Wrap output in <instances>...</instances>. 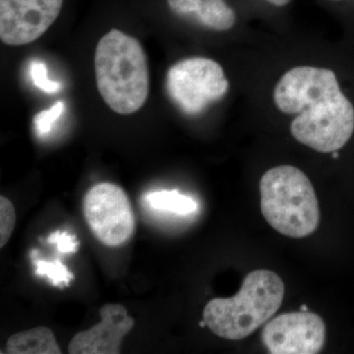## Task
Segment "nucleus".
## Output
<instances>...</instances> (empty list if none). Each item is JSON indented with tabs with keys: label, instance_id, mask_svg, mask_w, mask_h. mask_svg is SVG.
<instances>
[{
	"label": "nucleus",
	"instance_id": "nucleus-5",
	"mask_svg": "<svg viewBox=\"0 0 354 354\" xmlns=\"http://www.w3.org/2000/svg\"><path fill=\"white\" fill-rule=\"evenodd\" d=\"M169 97L184 113L197 115L227 95L230 83L223 67L209 58H186L169 68Z\"/></svg>",
	"mask_w": 354,
	"mask_h": 354
},
{
	"label": "nucleus",
	"instance_id": "nucleus-8",
	"mask_svg": "<svg viewBox=\"0 0 354 354\" xmlns=\"http://www.w3.org/2000/svg\"><path fill=\"white\" fill-rule=\"evenodd\" d=\"M64 0H0V39L8 46L31 44L57 19Z\"/></svg>",
	"mask_w": 354,
	"mask_h": 354
},
{
	"label": "nucleus",
	"instance_id": "nucleus-21",
	"mask_svg": "<svg viewBox=\"0 0 354 354\" xmlns=\"http://www.w3.org/2000/svg\"><path fill=\"white\" fill-rule=\"evenodd\" d=\"M300 310H302V311H308V308H307L306 305H301Z\"/></svg>",
	"mask_w": 354,
	"mask_h": 354
},
{
	"label": "nucleus",
	"instance_id": "nucleus-3",
	"mask_svg": "<svg viewBox=\"0 0 354 354\" xmlns=\"http://www.w3.org/2000/svg\"><path fill=\"white\" fill-rule=\"evenodd\" d=\"M285 292V283L279 274L256 270L247 274L234 297L209 301L203 311V320L221 339L241 341L276 314Z\"/></svg>",
	"mask_w": 354,
	"mask_h": 354
},
{
	"label": "nucleus",
	"instance_id": "nucleus-12",
	"mask_svg": "<svg viewBox=\"0 0 354 354\" xmlns=\"http://www.w3.org/2000/svg\"><path fill=\"white\" fill-rule=\"evenodd\" d=\"M147 204L153 209L171 212L179 215H187L198 208L192 198L180 194L177 190H162L151 192L145 196Z\"/></svg>",
	"mask_w": 354,
	"mask_h": 354
},
{
	"label": "nucleus",
	"instance_id": "nucleus-19",
	"mask_svg": "<svg viewBox=\"0 0 354 354\" xmlns=\"http://www.w3.org/2000/svg\"><path fill=\"white\" fill-rule=\"evenodd\" d=\"M269 3L272 4L274 6H285L286 4L290 3V0H266Z\"/></svg>",
	"mask_w": 354,
	"mask_h": 354
},
{
	"label": "nucleus",
	"instance_id": "nucleus-9",
	"mask_svg": "<svg viewBox=\"0 0 354 354\" xmlns=\"http://www.w3.org/2000/svg\"><path fill=\"white\" fill-rule=\"evenodd\" d=\"M102 321L90 330L77 333L70 342V354H118L121 344L134 327V319L118 304H104L100 309Z\"/></svg>",
	"mask_w": 354,
	"mask_h": 354
},
{
	"label": "nucleus",
	"instance_id": "nucleus-20",
	"mask_svg": "<svg viewBox=\"0 0 354 354\" xmlns=\"http://www.w3.org/2000/svg\"><path fill=\"white\" fill-rule=\"evenodd\" d=\"M39 255V251L36 250V249H34V250H32L31 252H30V258L31 259H35V258H37V256Z\"/></svg>",
	"mask_w": 354,
	"mask_h": 354
},
{
	"label": "nucleus",
	"instance_id": "nucleus-18",
	"mask_svg": "<svg viewBox=\"0 0 354 354\" xmlns=\"http://www.w3.org/2000/svg\"><path fill=\"white\" fill-rule=\"evenodd\" d=\"M200 0H167L169 8L178 15H190L196 12Z\"/></svg>",
	"mask_w": 354,
	"mask_h": 354
},
{
	"label": "nucleus",
	"instance_id": "nucleus-7",
	"mask_svg": "<svg viewBox=\"0 0 354 354\" xmlns=\"http://www.w3.org/2000/svg\"><path fill=\"white\" fill-rule=\"evenodd\" d=\"M326 325L313 312L283 313L262 330L265 348L272 354H316L326 342Z\"/></svg>",
	"mask_w": 354,
	"mask_h": 354
},
{
	"label": "nucleus",
	"instance_id": "nucleus-17",
	"mask_svg": "<svg viewBox=\"0 0 354 354\" xmlns=\"http://www.w3.org/2000/svg\"><path fill=\"white\" fill-rule=\"evenodd\" d=\"M48 242L50 244H55L57 250L62 254L75 253L78 250L79 242L76 241V236L67 234V232H53L48 236Z\"/></svg>",
	"mask_w": 354,
	"mask_h": 354
},
{
	"label": "nucleus",
	"instance_id": "nucleus-10",
	"mask_svg": "<svg viewBox=\"0 0 354 354\" xmlns=\"http://www.w3.org/2000/svg\"><path fill=\"white\" fill-rule=\"evenodd\" d=\"M6 349L9 354L62 353L53 330L44 326L11 335Z\"/></svg>",
	"mask_w": 354,
	"mask_h": 354
},
{
	"label": "nucleus",
	"instance_id": "nucleus-15",
	"mask_svg": "<svg viewBox=\"0 0 354 354\" xmlns=\"http://www.w3.org/2000/svg\"><path fill=\"white\" fill-rule=\"evenodd\" d=\"M30 74L34 85L46 94H57L62 88L59 83L48 79L46 64L39 60H32L30 64Z\"/></svg>",
	"mask_w": 354,
	"mask_h": 354
},
{
	"label": "nucleus",
	"instance_id": "nucleus-2",
	"mask_svg": "<svg viewBox=\"0 0 354 354\" xmlns=\"http://www.w3.org/2000/svg\"><path fill=\"white\" fill-rule=\"evenodd\" d=\"M95 80L102 99L114 113L128 115L144 106L149 94V72L141 44L113 29L95 48Z\"/></svg>",
	"mask_w": 354,
	"mask_h": 354
},
{
	"label": "nucleus",
	"instance_id": "nucleus-4",
	"mask_svg": "<svg viewBox=\"0 0 354 354\" xmlns=\"http://www.w3.org/2000/svg\"><path fill=\"white\" fill-rule=\"evenodd\" d=\"M261 211L279 234L304 239L320 223L318 198L306 174L292 165L272 167L261 178Z\"/></svg>",
	"mask_w": 354,
	"mask_h": 354
},
{
	"label": "nucleus",
	"instance_id": "nucleus-14",
	"mask_svg": "<svg viewBox=\"0 0 354 354\" xmlns=\"http://www.w3.org/2000/svg\"><path fill=\"white\" fill-rule=\"evenodd\" d=\"M15 223L16 214L12 203L1 195L0 196V247L1 248L10 239Z\"/></svg>",
	"mask_w": 354,
	"mask_h": 354
},
{
	"label": "nucleus",
	"instance_id": "nucleus-13",
	"mask_svg": "<svg viewBox=\"0 0 354 354\" xmlns=\"http://www.w3.org/2000/svg\"><path fill=\"white\" fill-rule=\"evenodd\" d=\"M32 264L36 266L35 274L38 277H48L53 286H67L74 279L73 274L69 272L66 266L60 262V260L46 262V261L35 258V259H32Z\"/></svg>",
	"mask_w": 354,
	"mask_h": 354
},
{
	"label": "nucleus",
	"instance_id": "nucleus-16",
	"mask_svg": "<svg viewBox=\"0 0 354 354\" xmlns=\"http://www.w3.org/2000/svg\"><path fill=\"white\" fill-rule=\"evenodd\" d=\"M64 104L62 102H55V106L46 111H41L34 118L35 128L39 136L48 134L53 129V124L64 111Z\"/></svg>",
	"mask_w": 354,
	"mask_h": 354
},
{
	"label": "nucleus",
	"instance_id": "nucleus-1",
	"mask_svg": "<svg viewBox=\"0 0 354 354\" xmlns=\"http://www.w3.org/2000/svg\"><path fill=\"white\" fill-rule=\"evenodd\" d=\"M274 101L281 113H298L291 122V134L317 152H337L353 136L354 108L332 70L290 69L277 84Z\"/></svg>",
	"mask_w": 354,
	"mask_h": 354
},
{
	"label": "nucleus",
	"instance_id": "nucleus-11",
	"mask_svg": "<svg viewBox=\"0 0 354 354\" xmlns=\"http://www.w3.org/2000/svg\"><path fill=\"white\" fill-rule=\"evenodd\" d=\"M195 15L203 25L220 32L230 30L236 20L225 0H200Z\"/></svg>",
	"mask_w": 354,
	"mask_h": 354
},
{
	"label": "nucleus",
	"instance_id": "nucleus-6",
	"mask_svg": "<svg viewBox=\"0 0 354 354\" xmlns=\"http://www.w3.org/2000/svg\"><path fill=\"white\" fill-rule=\"evenodd\" d=\"M83 212L93 234L104 245L120 246L134 232L131 204L124 190L116 184L93 186L84 197Z\"/></svg>",
	"mask_w": 354,
	"mask_h": 354
}]
</instances>
